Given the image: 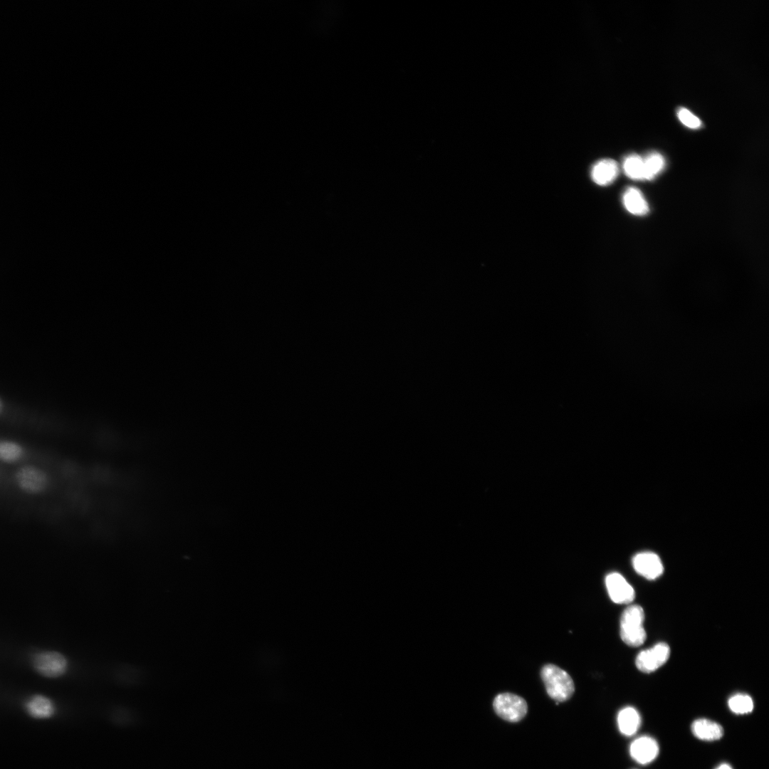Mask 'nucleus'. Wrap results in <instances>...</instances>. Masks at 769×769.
Instances as JSON below:
<instances>
[{
    "label": "nucleus",
    "mask_w": 769,
    "mask_h": 769,
    "mask_svg": "<svg viewBox=\"0 0 769 769\" xmlns=\"http://www.w3.org/2000/svg\"><path fill=\"white\" fill-rule=\"evenodd\" d=\"M541 677L548 694L557 702L568 700L575 691L571 676L554 664H546L541 670Z\"/></svg>",
    "instance_id": "1"
},
{
    "label": "nucleus",
    "mask_w": 769,
    "mask_h": 769,
    "mask_svg": "<svg viewBox=\"0 0 769 769\" xmlns=\"http://www.w3.org/2000/svg\"><path fill=\"white\" fill-rule=\"evenodd\" d=\"M644 612L637 605L627 607L620 619V636L622 641L630 647L642 645L647 638L644 628Z\"/></svg>",
    "instance_id": "2"
},
{
    "label": "nucleus",
    "mask_w": 769,
    "mask_h": 769,
    "mask_svg": "<svg viewBox=\"0 0 769 769\" xmlns=\"http://www.w3.org/2000/svg\"><path fill=\"white\" fill-rule=\"evenodd\" d=\"M15 481L19 489L30 495L40 494L48 486L46 473L39 467L32 465L19 469L15 474Z\"/></svg>",
    "instance_id": "3"
},
{
    "label": "nucleus",
    "mask_w": 769,
    "mask_h": 769,
    "mask_svg": "<svg viewBox=\"0 0 769 769\" xmlns=\"http://www.w3.org/2000/svg\"><path fill=\"white\" fill-rule=\"evenodd\" d=\"M493 708L498 716L509 722H518L526 714L528 706L520 696L511 694H498L493 701Z\"/></svg>",
    "instance_id": "4"
},
{
    "label": "nucleus",
    "mask_w": 769,
    "mask_h": 769,
    "mask_svg": "<svg viewBox=\"0 0 769 769\" xmlns=\"http://www.w3.org/2000/svg\"><path fill=\"white\" fill-rule=\"evenodd\" d=\"M670 656V648L666 643H658L640 652L635 660L637 668L644 673H651L664 665Z\"/></svg>",
    "instance_id": "5"
},
{
    "label": "nucleus",
    "mask_w": 769,
    "mask_h": 769,
    "mask_svg": "<svg viewBox=\"0 0 769 769\" xmlns=\"http://www.w3.org/2000/svg\"><path fill=\"white\" fill-rule=\"evenodd\" d=\"M34 669L41 675L56 678L63 675L67 669V661L60 653L44 652L36 654L33 660Z\"/></svg>",
    "instance_id": "6"
},
{
    "label": "nucleus",
    "mask_w": 769,
    "mask_h": 769,
    "mask_svg": "<svg viewBox=\"0 0 769 769\" xmlns=\"http://www.w3.org/2000/svg\"><path fill=\"white\" fill-rule=\"evenodd\" d=\"M606 587L610 599L617 604H629L635 597L633 587L619 573L612 572L605 578Z\"/></svg>",
    "instance_id": "7"
},
{
    "label": "nucleus",
    "mask_w": 769,
    "mask_h": 769,
    "mask_svg": "<svg viewBox=\"0 0 769 769\" xmlns=\"http://www.w3.org/2000/svg\"><path fill=\"white\" fill-rule=\"evenodd\" d=\"M635 571L647 580H655L660 577L664 567L659 557L651 552L637 553L632 560Z\"/></svg>",
    "instance_id": "8"
},
{
    "label": "nucleus",
    "mask_w": 769,
    "mask_h": 769,
    "mask_svg": "<svg viewBox=\"0 0 769 769\" xmlns=\"http://www.w3.org/2000/svg\"><path fill=\"white\" fill-rule=\"evenodd\" d=\"M659 751L656 741L648 736L637 738L629 747L631 757L637 763L642 765L652 763L657 757Z\"/></svg>",
    "instance_id": "9"
},
{
    "label": "nucleus",
    "mask_w": 769,
    "mask_h": 769,
    "mask_svg": "<svg viewBox=\"0 0 769 769\" xmlns=\"http://www.w3.org/2000/svg\"><path fill=\"white\" fill-rule=\"evenodd\" d=\"M619 174V166L612 159H603L592 166L590 176L592 181L600 186L612 183Z\"/></svg>",
    "instance_id": "10"
},
{
    "label": "nucleus",
    "mask_w": 769,
    "mask_h": 769,
    "mask_svg": "<svg viewBox=\"0 0 769 769\" xmlns=\"http://www.w3.org/2000/svg\"><path fill=\"white\" fill-rule=\"evenodd\" d=\"M691 730L696 738L705 741L719 740L724 733L719 723L707 718L695 720L691 726Z\"/></svg>",
    "instance_id": "11"
},
{
    "label": "nucleus",
    "mask_w": 769,
    "mask_h": 769,
    "mask_svg": "<svg viewBox=\"0 0 769 769\" xmlns=\"http://www.w3.org/2000/svg\"><path fill=\"white\" fill-rule=\"evenodd\" d=\"M622 203L632 214L644 216L649 212L648 204L642 193L635 187L627 188L622 195Z\"/></svg>",
    "instance_id": "12"
},
{
    "label": "nucleus",
    "mask_w": 769,
    "mask_h": 769,
    "mask_svg": "<svg viewBox=\"0 0 769 769\" xmlns=\"http://www.w3.org/2000/svg\"><path fill=\"white\" fill-rule=\"evenodd\" d=\"M617 725L619 731L627 736L637 733L641 725V716L633 707L622 708L617 715Z\"/></svg>",
    "instance_id": "13"
},
{
    "label": "nucleus",
    "mask_w": 769,
    "mask_h": 769,
    "mask_svg": "<svg viewBox=\"0 0 769 769\" xmlns=\"http://www.w3.org/2000/svg\"><path fill=\"white\" fill-rule=\"evenodd\" d=\"M28 713L34 718H45L51 717L55 708L52 701L42 695L31 697L26 704Z\"/></svg>",
    "instance_id": "14"
},
{
    "label": "nucleus",
    "mask_w": 769,
    "mask_h": 769,
    "mask_svg": "<svg viewBox=\"0 0 769 769\" xmlns=\"http://www.w3.org/2000/svg\"><path fill=\"white\" fill-rule=\"evenodd\" d=\"M624 174L634 180H644L643 157L632 154L625 157L622 164Z\"/></svg>",
    "instance_id": "15"
},
{
    "label": "nucleus",
    "mask_w": 769,
    "mask_h": 769,
    "mask_svg": "<svg viewBox=\"0 0 769 769\" xmlns=\"http://www.w3.org/2000/svg\"><path fill=\"white\" fill-rule=\"evenodd\" d=\"M643 160L644 180H652L665 167V159L664 157L656 152L648 154L643 158Z\"/></svg>",
    "instance_id": "16"
},
{
    "label": "nucleus",
    "mask_w": 769,
    "mask_h": 769,
    "mask_svg": "<svg viewBox=\"0 0 769 769\" xmlns=\"http://www.w3.org/2000/svg\"><path fill=\"white\" fill-rule=\"evenodd\" d=\"M23 447L17 442L3 440L0 441V461L7 464H12L20 460L23 455Z\"/></svg>",
    "instance_id": "17"
},
{
    "label": "nucleus",
    "mask_w": 769,
    "mask_h": 769,
    "mask_svg": "<svg viewBox=\"0 0 769 769\" xmlns=\"http://www.w3.org/2000/svg\"><path fill=\"white\" fill-rule=\"evenodd\" d=\"M730 710L738 715L747 714L753 711L754 704L752 698L744 694H736L728 701Z\"/></svg>",
    "instance_id": "18"
},
{
    "label": "nucleus",
    "mask_w": 769,
    "mask_h": 769,
    "mask_svg": "<svg viewBox=\"0 0 769 769\" xmlns=\"http://www.w3.org/2000/svg\"><path fill=\"white\" fill-rule=\"evenodd\" d=\"M677 116L682 124L691 129H697L701 126V120L685 108L678 110Z\"/></svg>",
    "instance_id": "19"
},
{
    "label": "nucleus",
    "mask_w": 769,
    "mask_h": 769,
    "mask_svg": "<svg viewBox=\"0 0 769 769\" xmlns=\"http://www.w3.org/2000/svg\"><path fill=\"white\" fill-rule=\"evenodd\" d=\"M716 769H733L731 766L726 763H723L718 765Z\"/></svg>",
    "instance_id": "20"
},
{
    "label": "nucleus",
    "mask_w": 769,
    "mask_h": 769,
    "mask_svg": "<svg viewBox=\"0 0 769 769\" xmlns=\"http://www.w3.org/2000/svg\"><path fill=\"white\" fill-rule=\"evenodd\" d=\"M1 408H2V405H1V401H0V413H1Z\"/></svg>",
    "instance_id": "21"
}]
</instances>
